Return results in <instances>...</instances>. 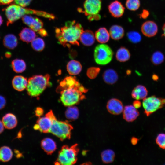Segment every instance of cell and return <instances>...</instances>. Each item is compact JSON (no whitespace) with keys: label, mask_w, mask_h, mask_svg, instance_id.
Here are the masks:
<instances>
[{"label":"cell","mask_w":165,"mask_h":165,"mask_svg":"<svg viewBox=\"0 0 165 165\" xmlns=\"http://www.w3.org/2000/svg\"><path fill=\"white\" fill-rule=\"evenodd\" d=\"M107 108L110 113L117 115L123 112L124 107L122 102L119 100L112 98L107 102Z\"/></svg>","instance_id":"obj_14"},{"label":"cell","mask_w":165,"mask_h":165,"mask_svg":"<svg viewBox=\"0 0 165 165\" xmlns=\"http://www.w3.org/2000/svg\"><path fill=\"white\" fill-rule=\"evenodd\" d=\"M56 117L52 110H50L44 117H39L34 126L35 130L43 133H50L53 120Z\"/></svg>","instance_id":"obj_10"},{"label":"cell","mask_w":165,"mask_h":165,"mask_svg":"<svg viewBox=\"0 0 165 165\" xmlns=\"http://www.w3.org/2000/svg\"><path fill=\"white\" fill-rule=\"evenodd\" d=\"M100 68L98 67H90L87 71V75L90 79H94L97 76L100 72Z\"/></svg>","instance_id":"obj_36"},{"label":"cell","mask_w":165,"mask_h":165,"mask_svg":"<svg viewBox=\"0 0 165 165\" xmlns=\"http://www.w3.org/2000/svg\"><path fill=\"white\" fill-rule=\"evenodd\" d=\"M88 90L85 88L75 76L65 77L60 82L56 91L60 94V100L65 106H74L84 99L83 93Z\"/></svg>","instance_id":"obj_1"},{"label":"cell","mask_w":165,"mask_h":165,"mask_svg":"<svg viewBox=\"0 0 165 165\" xmlns=\"http://www.w3.org/2000/svg\"><path fill=\"white\" fill-rule=\"evenodd\" d=\"M162 30H163V33L162 35L163 36V37L165 38V23L163 25Z\"/></svg>","instance_id":"obj_47"},{"label":"cell","mask_w":165,"mask_h":165,"mask_svg":"<svg viewBox=\"0 0 165 165\" xmlns=\"http://www.w3.org/2000/svg\"><path fill=\"white\" fill-rule=\"evenodd\" d=\"M66 117L68 119L74 120L77 119L79 115L78 108L74 106L68 107L65 113Z\"/></svg>","instance_id":"obj_30"},{"label":"cell","mask_w":165,"mask_h":165,"mask_svg":"<svg viewBox=\"0 0 165 165\" xmlns=\"http://www.w3.org/2000/svg\"><path fill=\"white\" fill-rule=\"evenodd\" d=\"M6 101L5 98L0 95V110L3 109L6 106Z\"/></svg>","instance_id":"obj_39"},{"label":"cell","mask_w":165,"mask_h":165,"mask_svg":"<svg viewBox=\"0 0 165 165\" xmlns=\"http://www.w3.org/2000/svg\"><path fill=\"white\" fill-rule=\"evenodd\" d=\"M141 103L139 100L134 101L133 102V106L136 109L140 108L141 106Z\"/></svg>","instance_id":"obj_43"},{"label":"cell","mask_w":165,"mask_h":165,"mask_svg":"<svg viewBox=\"0 0 165 165\" xmlns=\"http://www.w3.org/2000/svg\"><path fill=\"white\" fill-rule=\"evenodd\" d=\"M95 35L89 30L83 31L81 35L79 40L84 45L90 46L92 45L95 41Z\"/></svg>","instance_id":"obj_18"},{"label":"cell","mask_w":165,"mask_h":165,"mask_svg":"<svg viewBox=\"0 0 165 165\" xmlns=\"http://www.w3.org/2000/svg\"><path fill=\"white\" fill-rule=\"evenodd\" d=\"M156 142L160 148L165 149V134H159L156 138Z\"/></svg>","instance_id":"obj_37"},{"label":"cell","mask_w":165,"mask_h":165,"mask_svg":"<svg viewBox=\"0 0 165 165\" xmlns=\"http://www.w3.org/2000/svg\"><path fill=\"white\" fill-rule=\"evenodd\" d=\"M148 94V91L146 88L142 85H138L132 91V97L137 100H143L146 98Z\"/></svg>","instance_id":"obj_21"},{"label":"cell","mask_w":165,"mask_h":165,"mask_svg":"<svg viewBox=\"0 0 165 165\" xmlns=\"http://www.w3.org/2000/svg\"><path fill=\"white\" fill-rule=\"evenodd\" d=\"M32 0H14L16 4L25 7L29 5Z\"/></svg>","instance_id":"obj_38"},{"label":"cell","mask_w":165,"mask_h":165,"mask_svg":"<svg viewBox=\"0 0 165 165\" xmlns=\"http://www.w3.org/2000/svg\"><path fill=\"white\" fill-rule=\"evenodd\" d=\"M83 7V12L89 21L101 18L99 13L101 8V0H85Z\"/></svg>","instance_id":"obj_8"},{"label":"cell","mask_w":165,"mask_h":165,"mask_svg":"<svg viewBox=\"0 0 165 165\" xmlns=\"http://www.w3.org/2000/svg\"><path fill=\"white\" fill-rule=\"evenodd\" d=\"M127 36L128 40L133 43H138L141 39V35L136 31H131L128 32Z\"/></svg>","instance_id":"obj_34"},{"label":"cell","mask_w":165,"mask_h":165,"mask_svg":"<svg viewBox=\"0 0 165 165\" xmlns=\"http://www.w3.org/2000/svg\"><path fill=\"white\" fill-rule=\"evenodd\" d=\"M123 112V118L129 122L135 120L139 115L138 111L132 105L126 106L124 108Z\"/></svg>","instance_id":"obj_15"},{"label":"cell","mask_w":165,"mask_h":165,"mask_svg":"<svg viewBox=\"0 0 165 165\" xmlns=\"http://www.w3.org/2000/svg\"><path fill=\"white\" fill-rule=\"evenodd\" d=\"M12 83L14 89L18 91H22L26 88L28 80L23 76L16 75L13 78Z\"/></svg>","instance_id":"obj_16"},{"label":"cell","mask_w":165,"mask_h":165,"mask_svg":"<svg viewBox=\"0 0 165 165\" xmlns=\"http://www.w3.org/2000/svg\"><path fill=\"white\" fill-rule=\"evenodd\" d=\"M82 66L80 62L77 61L72 60L69 61L67 65V70L71 75H76L81 72Z\"/></svg>","instance_id":"obj_24"},{"label":"cell","mask_w":165,"mask_h":165,"mask_svg":"<svg viewBox=\"0 0 165 165\" xmlns=\"http://www.w3.org/2000/svg\"><path fill=\"white\" fill-rule=\"evenodd\" d=\"M20 39L23 42L28 43L31 42L36 37L35 31L31 28H25L19 34Z\"/></svg>","instance_id":"obj_20"},{"label":"cell","mask_w":165,"mask_h":165,"mask_svg":"<svg viewBox=\"0 0 165 165\" xmlns=\"http://www.w3.org/2000/svg\"></svg>","instance_id":"obj_50"},{"label":"cell","mask_w":165,"mask_h":165,"mask_svg":"<svg viewBox=\"0 0 165 165\" xmlns=\"http://www.w3.org/2000/svg\"><path fill=\"white\" fill-rule=\"evenodd\" d=\"M113 52L107 45L101 44L96 46L94 50V56L96 63L100 65H105L111 62Z\"/></svg>","instance_id":"obj_6"},{"label":"cell","mask_w":165,"mask_h":165,"mask_svg":"<svg viewBox=\"0 0 165 165\" xmlns=\"http://www.w3.org/2000/svg\"><path fill=\"white\" fill-rule=\"evenodd\" d=\"M41 146L48 155H51L57 149L55 142L52 139L49 138H44L42 140Z\"/></svg>","instance_id":"obj_17"},{"label":"cell","mask_w":165,"mask_h":165,"mask_svg":"<svg viewBox=\"0 0 165 165\" xmlns=\"http://www.w3.org/2000/svg\"><path fill=\"white\" fill-rule=\"evenodd\" d=\"M149 15V11L146 9H143L142 13L140 14L139 16L141 18L144 19L147 18Z\"/></svg>","instance_id":"obj_41"},{"label":"cell","mask_w":165,"mask_h":165,"mask_svg":"<svg viewBox=\"0 0 165 165\" xmlns=\"http://www.w3.org/2000/svg\"><path fill=\"white\" fill-rule=\"evenodd\" d=\"M35 113L37 116L40 117L43 114V109L41 107H37L35 110Z\"/></svg>","instance_id":"obj_40"},{"label":"cell","mask_w":165,"mask_h":165,"mask_svg":"<svg viewBox=\"0 0 165 165\" xmlns=\"http://www.w3.org/2000/svg\"><path fill=\"white\" fill-rule=\"evenodd\" d=\"M95 39L99 43L104 44L109 41L110 35L109 32L105 27L99 28L95 34Z\"/></svg>","instance_id":"obj_22"},{"label":"cell","mask_w":165,"mask_h":165,"mask_svg":"<svg viewBox=\"0 0 165 165\" xmlns=\"http://www.w3.org/2000/svg\"><path fill=\"white\" fill-rule=\"evenodd\" d=\"M50 75H36L30 77L28 80L26 88L29 95L33 97H38L46 88L50 86Z\"/></svg>","instance_id":"obj_3"},{"label":"cell","mask_w":165,"mask_h":165,"mask_svg":"<svg viewBox=\"0 0 165 165\" xmlns=\"http://www.w3.org/2000/svg\"><path fill=\"white\" fill-rule=\"evenodd\" d=\"M152 79L153 80L156 81L158 79V76L156 75H152Z\"/></svg>","instance_id":"obj_48"},{"label":"cell","mask_w":165,"mask_h":165,"mask_svg":"<svg viewBox=\"0 0 165 165\" xmlns=\"http://www.w3.org/2000/svg\"><path fill=\"white\" fill-rule=\"evenodd\" d=\"M126 6L129 10L134 11L138 10L140 5L139 0H127Z\"/></svg>","instance_id":"obj_35"},{"label":"cell","mask_w":165,"mask_h":165,"mask_svg":"<svg viewBox=\"0 0 165 165\" xmlns=\"http://www.w3.org/2000/svg\"><path fill=\"white\" fill-rule=\"evenodd\" d=\"M31 45L33 49L37 51H42L45 48V43L42 39L35 38L31 42Z\"/></svg>","instance_id":"obj_32"},{"label":"cell","mask_w":165,"mask_h":165,"mask_svg":"<svg viewBox=\"0 0 165 165\" xmlns=\"http://www.w3.org/2000/svg\"><path fill=\"white\" fill-rule=\"evenodd\" d=\"M5 55L6 58H9L12 56V54L9 51H7L5 53Z\"/></svg>","instance_id":"obj_46"},{"label":"cell","mask_w":165,"mask_h":165,"mask_svg":"<svg viewBox=\"0 0 165 165\" xmlns=\"http://www.w3.org/2000/svg\"><path fill=\"white\" fill-rule=\"evenodd\" d=\"M22 18L24 24L41 36L45 37L48 35L47 32L43 27V23L39 19L28 15L23 16Z\"/></svg>","instance_id":"obj_9"},{"label":"cell","mask_w":165,"mask_h":165,"mask_svg":"<svg viewBox=\"0 0 165 165\" xmlns=\"http://www.w3.org/2000/svg\"><path fill=\"white\" fill-rule=\"evenodd\" d=\"M158 28L155 22L152 21H147L144 22L141 27V30L145 36L150 37L154 36L157 33Z\"/></svg>","instance_id":"obj_12"},{"label":"cell","mask_w":165,"mask_h":165,"mask_svg":"<svg viewBox=\"0 0 165 165\" xmlns=\"http://www.w3.org/2000/svg\"><path fill=\"white\" fill-rule=\"evenodd\" d=\"M21 7L16 4H11L3 9L7 18V26L22 17Z\"/></svg>","instance_id":"obj_11"},{"label":"cell","mask_w":165,"mask_h":165,"mask_svg":"<svg viewBox=\"0 0 165 165\" xmlns=\"http://www.w3.org/2000/svg\"><path fill=\"white\" fill-rule=\"evenodd\" d=\"M2 123L4 127L8 129L15 128L17 124V120L16 116L11 113L5 114L2 118Z\"/></svg>","instance_id":"obj_19"},{"label":"cell","mask_w":165,"mask_h":165,"mask_svg":"<svg viewBox=\"0 0 165 165\" xmlns=\"http://www.w3.org/2000/svg\"><path fill=\"white\" fill-rule=\"evenodd\" d=\"M4 128L2 121L0 120V134L3 131Z\"/></svg>","instance_id":"obj_44"},{"label":"cell","mask_w":165,"mask_h":165,"mask_svg":"<svg viewBox=\"0 0 165 165\" xmlns=\"http://www.w3.org/2000/svg\"><path fill=\"white\" fill-rule=\"evenodd\" d=\"M108 9L111 15L115 18H119L123 15L125 7L119 1L116 0L112 2L108 5Z\"/></svg>","instance_id":"obj_13"},{"label":"cell","mask_w":165,"mask_h":165,"mask_svg":"<svg viewBox=\"0 0 165 165\" xmlns=\"http://www.w3.org/2000/svg\"><path fill=\"white\" fill-rule=\"evenodd\" d=\"M138 139L134 137L131 140V143L134 145H136L138 143Z\"/></svg>","instance_id":"obj_45"},{"label":"cell","mask_w":165,"mask_h":165,"mask_svg":"<svg viewBox=\"0 0 165 165\" xmlns=\"http://www.w3.org/2000/svg\"><path fill=\"white\" fill-rule=\"evenodd\" d=\"M164 60V56L163 53L160 51L155 52L151 58L152 62L155 65H159L163 62Z\"/></svg>","instance_id":"obj_33"},{"label":"cell","mask_w":165,"mask_h":165,"mask_svg":"<svg viewBox=\"0 0 165 165\" xmlns=\"http://www.w3.org/2000/svg\"><path fill=\"white\" fill-rule=\"evenodd\" d=\"M79 151L77 144L69 147L63 145L59 151L55 164L72 165L77 161V155Z\"/></svg>","instance_id":"obj_4"},{"label":"cell","mask_w":165,"mask_h":165,"mask_svg":"<svg viewBox=\"0 0 165 165\" xmlns=\"http://www.w3.org/2000/svg\"><path fill=\"white\" fill-rule=\"evenodd\" d=\"M109 33L110 36L114 40H119L122 38L124 35V31L120 26L114 25L110 28Z\"/></svg>","instance_id":"obj_25"},{"label":"cell","mask_w":165,"mask_h":165,"mask_svg":"<svg viewBox=\"0 0 165 165\" xmlns=\"http://www.w3.org/2000/svg\"><path fill=\"white\" fill-rule=\"evenodd\" d=\"M104 82L108 84L112 85L115 83L118 80V76L115 71L112 69L106 70L103 75Z\"/></svg>","instance_id":"obj_23"},{"label":"cell","mask_w":165,"mask_h":165,"mask_svg":"<svg viewBox=\"0 0 165 165\" xmlns=\"http://www.w3.org/2000/svg\"><path fill=\"white\" fill-rule=\"evenodd\" d=\"M13 156V152L11 149L6 146L0 148V161L7 162L10 160Z\"/></svg>","instance_id":"obj_27"},{"label":"cell","mask_w":165,"mask_h":165,"mask_svg":"<svg viewBox=\"0 0 165 165\" xmlns=\"http://www.w3.org/2000/svg\"><path fill=\"white\" fill-rule=\"evenodd\" d=\"M14 0H0V5H9L12 3Z\"/></svg>","instance_id":"obj_42"},{"label":"cell","mask_w":165,"mask_h":165,"mask_svg":"<svg viewBox=\"0 0 165 165\" xmlns=\"http://www.w3.org/2000/svg\"><path fill=\"white\" fill-rule=\"evenodd\" d=\"M3 20L1 16L0 15V26L2 24Z\"/></svg>","instance_id":"obj_49"},{"label":"cell","mask_w":165,"mask_h":165,"mask_svg":"<svg viewBox=\"0 0 165 165\" xmlns=\"http://www.w3.org/2000/svg\"><path fill=\"white\" fill-rule=\"evenodd\" d=\"M73 128L67 121H59L55 118L53 120L50 133L63 141L71 138Z\"/></svg>","instance_id":"obj_5"},{"label":"cell","mask_w":165,"mask_h":165,"mask_svg":"<svg viewBox=\"0 0 165 165\" xmlns=\"http://www.w3.org/2000/svg\"><path fill=\"white\" fill-rule=\"evenodd\" d=\"M3 43L6 48L13 49L17 46L18 40L17 37L14 35L8 34L4 37Z\"/></svg>","instance_id":"obj_26"},{"label":"cell","mask_w":165,"mask_h":165,"mask_svg":"<svg viewBox=\"0 0 165 165\" xmlns=\"http://www.w3.org/2000/svg\"><path fill=\"white\" fill-rule=\"evenodd\" d=\"M144 113L147 116L160 109L165 105V98L152 96L143 100L142 103Z\"/></svg>","instance_id":"obj_7"},{"label":"cell","mask_w":165,"mask_h":165,"mask_svg":"<svg viewBox=\"0 0 165 165\" xmlns=\"http://www.w3.org/2000/svg\"><path fill=\"white\" fill-rule=\"evenodd\" d=\"M11 67L13 71L17 73H21L24 72L26 69V65L23 60L16 59L11 62Z\"/></svg>","instance_id":"obj_29"},{"label":"cell","mask_w":165,"mask_h":165,"mask_svg":"<svg viewBox=\"0 0 165 165\" xmlns=\"http://www.w3.org/2000/svg\"><path fill=\"white\" fill-rule=\"evenodd\" d=\"M130 54L129 50L124 47L119 48L116 52V58L120 62H125L130 58Z\"/></svg>","instance_id":"obj_28"},{"label":"cell","mask_w":165,"mask_h":165,"mask_svg":"<svg viewBox=\"0 0 165 165\" xmlns=\"http://www.w3.org/2000/svg\"><path fill=\"white\" fill-rule=\"evenodd\" d=\"M102 160L105 163L112 162L114 159L115 154L113 151L108 149L104 151L101 154Z\"/></svg>","instance_id":"obj_31"},{"label":"cell","mask_w":165,"mask_h":165,"mask_svg":"<svg viewBox=\"0 0 165 165\" xmlns=\"http://www.w3.org/2000/svg\"><path fill=\"white\" fill-rule=\"evenodd\" d=\"M84 31L82 25L75 20L68 21L62 27L55 29L56 36L60 43L64 47L71 45L79 46L81 34Z\"/></svg>","instance_id":"obj_2"}]
</instances>
